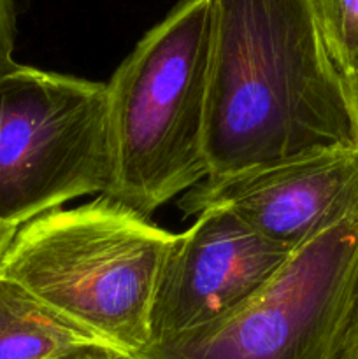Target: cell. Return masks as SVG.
<instances>
[{
  "instance_id": "obj_7",
  "label": "cell",
  "mask_w": 358,
  "mask_h": 359,
  "mask_svg": "<svg viewBox=\"0 0 358 359\" xmlns=\"http://www.w3.org/2000/svg\"><path fill=\"white\" fill-rule=\"evenodd\" d=\"M291 256L228 210H204L165 258L151 311V342L214 325L251 302Z\"/></svg>"
},
{
  "instance_id": "obj_13",
  "label": "cell",
  "mask_w": 358,
  "mask_h": 359,
  "mask_svg": "<svg viewBox=\"0 0 358 359\" xmlns=\"http://www.w3.org/2000/svg\"><path fill=\"white\" fill-rule=\"evenodd\" d=\"M65 359H132V358L123 356V354H118V353H112V351L95 349V351H88V353L77 354V356L65 358Z\"/></svg>"
},
{
  "instance_id": "obj_2",
  "label": "cell",
  "mask_w": 358,
  "mask_h": 359,
  "mask_svg": "<svg viewBox=\"0 0 358 359\" xmlns=\"http://www.w3.org/2000/svg\"><path fill=\"white\" fill-rule=\"evenodd\" d=\"M174 241L150 217L98 196L14 228L0 277L133 358L151 342L158 279Z\"/></svg>"
},
{
  "instance_id": "obj_8",
  "label": "cell",
  "mask_w": 358,
  "mask_h": 359,
  "mask_svg": "<svg viewBox=\"0 0 358 359\" xmlns=\"http://www.w3.org/2000/svg\"><path fill=\"white\" fill-rule=\"evenodd\" d=\"M95 349L112 351L62 312L0 277V359H65Z\"/></svg>"
},
{
  "instance_id": "obj_4",
  "label": "cell",
  "mask_w": 358,
  "mask_h": 359,
  "mask_svg": "<svg viewBox=\"0 0 358 359\" xmlns=\"http://www.w3.org/2000/svg\"><path fill=\"white\" fill-rule=\"evenodd\" d=\"M114 181L107 84L14 63L0 72V223L21 226Z\"/></svg>"
},
{
  "instance_id": "obj_12",
  "label": "cell",
  "mask_w": 358,
  "mask_h": 359,
  "mask_svg": "<svg viewBox=\"0 0 358 359\" xmlns=\"http://www.w3.org/2000/svg\"><path fill=\"white\" fill-rule=\"evenodd\" d=\"M344 86H346L347 100H350L351 112H353L354 125H357L358 130V72L353 74V76L344 77Z\"/></svg>"
},
{
  "instance_id": "obj_11",
  "label": "cell",
  "mask_w": 358,
  "mask_h": 359,
  "mask_svg": "<svg viewBox=\"0 0 358 359\" xmlns=\"http://www.w3.org/2000/svg\"><path fill=\"white\" fill-rule=\"evenodd\" d=\"M333 359H358V312L354 314L350 326H347L339 351H337Z\"/></svg>"
},
{
  "instance_id": "obj_9",
  "label": "cell",
  "mask_w": 358,
  "mask_h": 359,
  "mask_svg": "<svg viewBox=\"0 0 358 359\" xmlns=\"http://www.w3.org/2000/svg\"><path fill=\"white\" fill-rule=\"evenodd\" d=\"M319 35L343 77L358 72V0H311Z\"/></svg>"
},
{
  "instance_id": "obj_14",
  "label": "cell",
  "mask_w": 358,
  "mask_h": 359,
  "mask_svg": "<svg viewBox=\"0 0 358 359\" xmlns=\"http://www.w3.org/2000/svg\"><path fill=\"white\" fill-rule=\"evenodd\" d=\"M11 233H13V230H11V228H7V226H4V224L0 223V255H2L4 248H6V244H7V241H9Z\"/></svg>"
},
{
  "instance_id": "obj_5",
  "label": "cell",
  "mask_w": 358,
  "mask_h": 359,
  "mask_svg": "<svg viewBox=\"0 0 358 359\" xmlns=\"http://www.w3.org/2000/svg\"><path fill=\"white\" fill-rule=\"evenodd\" d=\"M358 312V212L291 252L228 318L132 359H333Z\"/></svg>"
},
{
  "instance_id": "obj_3",
  "label": "cell",
  "mask_w": 358,
  "mask_h": 359,
  "mask_svg": "<svg viewBox=\"0 0 358 359\" xmlns=\"http://www.w3.org/2000/svg\"><path fill=\"white\" fill-rule=\"evenodd\" d=\"M213 0H181L107 84L114 181L107 196L150 217L209 177Z\"/></svg>"
},
{
  "instance_id": "obj_6",
  "label": "cell",
  "mask_w": 358,
  "mask_h": 359,
  "mask_svg": "<svg viewBox=\"0 0 358 359\" xmlns=\"http://www.w3.org/2000/svg\"><path fill=\"white\" fill-rule=\"evenodd\" d=\"M186 216L221 209L293 252L358 212V147H326L207 179L179 200Z\"/></svg>"
},
{
  "instance_id": "obj_10",
  "label": "cell",
  "mask_w": 358,
  "mask_h": 359,
  "mask_svg": "<svg viewBox=\"0 0 358 359\" xmlns=\"http://www.w3.org/2000/svg\"><path fill=\"white\" fill-rule=\"evenodd\" d=\"M14 41H16V2L0 0V72L14 65Z\"/></svg>"
},
{
  "instance_id": "obj_1",
  "label": "cell",
  "mask_w": 358,
  "mask_h": 359,
  "mask_svg": "<svg viewBox=\"0 0 358 359\" xmlns=\"http://www.w3.org/2000/svg\"><path fill=\"white\" fill-rule=\"evenodd\" d=\"M326 147L358 130L311 0H213L207 179Z\"/></svg>"
}]
</instances>
